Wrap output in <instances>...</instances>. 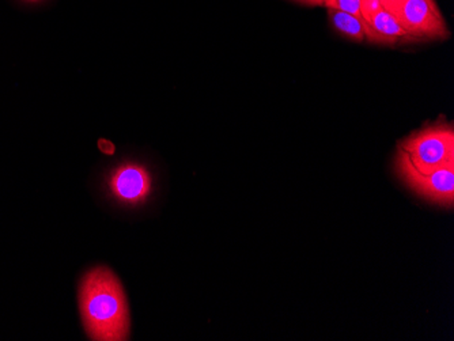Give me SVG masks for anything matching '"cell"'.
<instances>
[{
  "mask_svg": "<svg viewBox=\"0 0 454 341\" xmlns=\"http://www.w3.org/2000/svg\"><path fill=\"white\" fill-rule=\"evenodd\" d=\"M22 4H30V6H37V4H44L50 0H20Z\"/></svg>",
  "mask_w": 454,
  "mask_h": 341,
  "instance_id": "obj_11",
  "label": "cell"
},
{
  "mask_svg": "<svg viewBox=\"0 0 454 341\" xmlns=\"http://www.w3.org/2000/svg\"><path fill=\"white\" fill-rule=\"evenodd\" d=\"M329 19L333 27L344 37L353 42H364V19L362 17L348 14V12H338V10H328Z\"/></svg>",
  "mask_w": 454,
  "mask_h": 341,
  "instance_id": "obj_7",
  "label": "cell"
},
{
  "mask_svg": "<svg viewBox=\"0 0 454 341\" xmlns=\"http://www.w3.org/2000/svg\"><path fill=\"white\" fill-rule=\"evenodd\" d=\"M82 318L91 340L124 341L129 337V304L116 275L96 267L85 275L79 291Z\"/></svg>",
  "mask_w": 454,
  "mask_h": 341,
  "instance_id": "obj_1",
  "label": "cell"
},
{
  "mask_svg": "<svg viewBox=\"0 0 454 341\" xmlns=\"http://www.w3.org/2000/svg\"><path fill=\"white\" fill-rule=\"evenodd\" d=\"M411 162L422 172H433L454 165V129L450 124L423 127L403 140L400 146Z\"/></svg>",
  "mask_w": 454,
  "mask_h": 341,
  "instance_id": "obj_2",
  "label": "cell"
},
{
  "mask_svg": "<svg viewBox=\"0 0 454 341\" xmlns=\"http://www.w3.org/2000/svg\"><path fill=\"white\" fill-rule=\"evenodd\" d=\"M410 38L445 40L448 25L434 0H381Z\"/></svg>",
  "mask_w": 454,
  "mask_h": 341,
  "instance_id": "obj_3",
  "label": "cell"
},
{
  "mask_svg": "<svg viewBox=\"0 0 454 341\" xmlns=\"http://www.w3.org/2000/svg\"><path fill=\"white\" fill-rule=\"evenodd\" d=\"M396 172L397 175L402 178V182H404V184L420 198L434 203V205H442V207H453L454 165L440 167L433 172H422L414 167L408 158L407 152L399 147L396 157Z\"/></svg>",
  "mask_w": 454,
  "mask_h": 341,
  "instance_id": "obj_4",
  "label": "cell"
},
{
  "mask_svg": "<svg viewBox=\"0 0 454 341\" xmlns=\"http://www.w3.org/2000/svg\"><path fill=\"white\" fill-rule=\"evenodd\" d=\"M364 37L372 44L394 45L403 38H410L396 18L385 9L380 10L373 17L364 19Z\"/></svg>",
  "mask_w": 454,
  "mask_h": 341,
  "instance_id": "obj_6",
  "label": "cell"
},
{
  "mask_svg": "<svg viewBox=\"0 0 454 341\" xmlns=\"http://www.w3.org/2000/svg\"><path fill=\"white\" fill-rule=\"evenodd\" d=\"M108 188L111 195L121 205H139L152 195V174L143 165L124 162L112 170Z\"/></svg>",
  "mask_w": 454,
  "mask_h": 341,
  "instance_id": "obj_5",
  "label": "cell"
},
{
  "mask_svg": "<svg viewBox=\"0 0 454 341\" xmlns=\"http://www.w3.org/2000/svg\"><path fill=\"white\" fill-rule=\"evenodd\" d=\"M298 4H309V6H323V0H295Z\"/></svg>",
  "mask_w": 454,
  "mask_h": 341,
  "instance_id": "obj_10",
  "label": "cell"
},
{
  "mask_svg": "<svg viewBox=\"0 0 454 341\" xmlns=\"http://www.w3.org/2000/svg\"><path fill=\"white\" fill-rule=\"evenodd\" d=\"M384 9L381 0H362L361 2V17L364 19L373 17L374 14Z\"/></svg>",
  "mask_w": 454,
  "mask_h": 341,
  "instance_id": "obj_9",
  "label": "cell"
},
{
  "mask_svg": "<svg viewBox=\"0 0 454 341\" xmlns=\"http://www.w3.org/2000/svg\"><path fill=\"white\" fill-rule=\"evenodd\" d=\"M361 2L362 0H323V6L328 10H338L361 17Z\"/></svg>",
  "mask_w": 454,
  "mask_h": 341,
  "instance_id": "obj_8",
  "label": "cell"
}]
</instances>
